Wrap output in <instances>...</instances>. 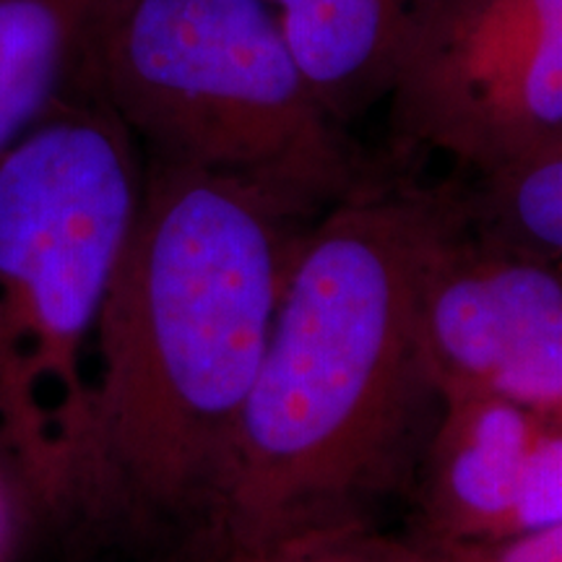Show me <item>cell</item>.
<instances>
[{
  "label": "cell",
  "mask_w": 562,
  "mask_h": 562,
  "mask_svg": "<svg viewBox=\"0 0 562 562\" xmlns=\"http://www.w3.org/2000/svg\"><path fill=\"white\" fill-rule=\"evenodd\" d=\"M427 186L375 178L302 232L203 526L229 554L372 529L440 414L414 258Z\"/></svg>",
  "instance_id": "6da1fadb"
},
{
  "label": "cell",
  "mask_w": 562,
  "mask_h": 562,
  "mask_svg": "<svg viewBox=\"0 0 562 562\" xmlns=\"http://www.w3.org/2000/svg\"><path fill=\"white\" fill-rule=\"evenodd\" d=\"M146 161L97 355L87 518L203 524L323 209L245 175Z\"/></svg>",
  "instance_id": "7a4b0ae2"
},
{
  "label": "cell",
  "mask_w": 562,
  "mask_h": 562,
  "mask_svg": "<svg viewBox=\"0 0 562 562\" xmlns=\"http://www.w3.org/2000/svg\"><path fill=\"white\" fill-rule=\"evenodd\" d=\"M146 170L89 81L0 157V461L47 516L87 518L97 355Z\"/></svg>",
  "instance_id": "3957f363"
},
{
  "label": "cell",
  "mask_w": 562,
  "mask_h": 562,
  "mask_svg": "<svg viewBox=\"0 0 562 562\" xmlns=\"http://www.w3.org/2000/svg\"><path fill=\"white\" fill-rule=\"evenodd\" d=\"M87 81L149 159L245 175L318 209L381 178L266 0H108Z\"/></svg>",
  "instance_id": "277c9868"
},
{
  "label": "cell",
  "mask_w": 562,
  "mask_h": 562,
  "mask_svg": "<svg viewBox=\"0 0 562 562\" xmlns=\"http://www.w3.org/2000/svg\"><path fill=\"white\" fill-rule=\"evenodd\" d=\"M389 133L480 175L562 133V0H412Z\"/></svg>",
  "instance_id": "5b68a950"
},
{
  "label": "cell",
  "mask_w": 562,
  "mask_h": 562,
  "mask_svg": "<svg viewBox=\"0 0 562 562\" xmlns=\"http://www.w3.org/2000/svg\"><path fill=\"white\" fill-rule=\"evenodd\" d=\"M414 302L440 391L562 412V263L474 227L456 182L427 188Z\"/></svg>",
  "instance_id": "8992f818"
},
{
  "label": "cell",
  "mask_w": 562,
  "mask_h": 562,
  "mask_svg": "<svg viewBox=\"0 0 562 562\" xmlns=\"http://www.w3.org/2000/svg\"><path fill=\"white\" fill-rule=\"evenodd\" d=\"M412 484V544H490L562 524V412L440 391Z\"/></svg>",
  "instance_id": "52a82bcc"
},
{
  "label": "cell",
  "mask_w": 562,
  "mask_h": 562,
  "mask_svg": "<svg viewBox=\"0 0 562 562\" xmlns=\"http://www.w3.org/2000/svg\"><path fill=\"white\" fill-rule=\"evenodd\" d=\"M315 97L344 128L389 94L412 0H266Z\"/></svg>",
  "instance_id": "ba28073f"
},
{
  "label": "cell",
  "mask_w": 562,
  "mask_h": 562,
  "mask_svg": "<svg viewBox=\"0 0 562 562\" xmlns=\"http://www.w3.org/2000/svg\"><path fill=\"white\" fill-rule=\"evenodd\" d=\"M108 0H0V157L83 87Z\"/></svg>",
  "instance_id": "9c48e42d"
},
{
  "label": "cell",
  "mask_w": 562,
  "mask_h": 562,
  "mask_svg": "<svg viewBox=\"0 0 562 562\" xmlns=\"http://www.w3.org/2000/svg\"><path fill=\"white\" fill-rule=\"evenodd\" d=\"M456 193L474 227L562 263V133L495 170L459 180Z\"/></svg>",
  "instance_id": "30bf717a"
},
{
  "label": "cell",
  "mask_w": 562,
  "mask_h": 562,
  "mask_svg": "<svg viewBox=\"0 0 562 562\" xmlns=\"http://www.w3.org/2000/svg\"><path fill=\"white\" fill-rule=\"evenodd\" d=\"M222 562H422L412 547L393 544L372 529L328 531L263 550L229 554Z\"/></svg>",
  "instance_id": "8fae6325"
},
{
  "label": "cell",
  "mask_w": 562,
  "mask_h": 562,
  "mask_svg": "<svg viewBox=\"0 0 562 562\" xmlns=\"http://www.w3.org/2000/svg\"><path fill=\"white\" fill-rule=\"evenodd\" d=\"M422 562H562V524L490 544H409Z\"/></svg>",
  "instance_id": "7c38bea8"
},
{
  "label": "cell",
  "mask_w": 562,
  "mask_h": 562,
  "mask_svg": "<svg viewBox=\"0 0 562 562\" xmlns=\"http://www.w3.org/2000/svg\"><path fill=\"white\" fill-rule=\"evenodd\" d=\"M9 539H11V497H9V487L3 484V476H0V562L5 560V552H9Z\"/></svg>",
  "instance_id": "4fadbf2b"
}]
</instances>
